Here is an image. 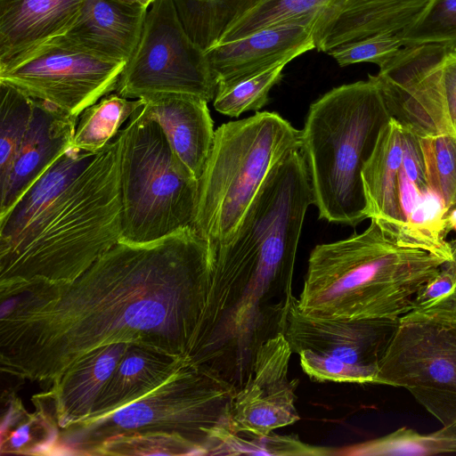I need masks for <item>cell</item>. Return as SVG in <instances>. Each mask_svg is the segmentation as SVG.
I'll return each instance as SVG.
<instances>
[{
  "mask_svg": "<svg viewBox=\"0 0 456 456\" xmlns=\"http://www.w3.org/2000/svg\"><path fill=\"white\" fill-rule=\"evenodd\" d=\"M316 17H302L208 49L206 53L216 90L286 65L314 49L313 28Z\"/></svg>",
  "mask_w": 456,
  "mask_h": 456,
  "instance_id": "14",
  "label": "cell"
},
{
  "mask_svg": "<svg viewBox=\"0 0 456 456\" xmlns=\"http://www.w3.org/2000/svg\"><path fill=\"white\" fill-rule=\"evenodd\" d=\"M130 344H110L83 355L48 389L33 395V403L47 412L60 430L87 419Z\"/></svg>",
  "mask_w": 456,
  "mask_h": 456,
  "instance_id": "17",
  "label": "cell"
},
{
  "mask_svg": "<svg viewBox=\"0 0 456 456\" xmlns=\"http://www.w3.org/2000/svg\"><path fill=\"white\" fill-rule=\"evenodd\" d=\"M177 15L202 50L219 43L228 28L259 0H172Z\"/></svg>",
  "mask_w": 456,
  "mask_h": 456,
  "instance_id": "25",
  "label": "cell"
},
{
  "mask_svg": "<svg viewBox=\"0 0 456 456\" xmlns=\"http://www.w3.org/2000/svg\"><path fill=\"white\" fill-rule=\"evenodd\" d=\"M213 259L193 227L151 242L120 240L72 282L3 300L2 372L46 390L80 357L116 343L188 360Z\"/></svg>",
  "mask_w": 456,
  "mask_h": 456,
  "instance_id": "1",
  "label": "cell"
},
{
  "mask_svg": "<svg viewBox=\"0 0 456 456\" xmlns=\"http://www.w3.org/2000/svg\"><path fill=\"white\" fill-rule=\"evenodd\" d=\"M399 198L403 227L397 245L421 249L442 257L452 258L448 232L444 216L445 210L440 199L431 191H420L402 171L399 177Z\"/></svg>",
  "mask_w": 456,
  "mask_h": 456,
  "instance_id": "23",
  "label": "cell"
},
{
  "mask_svg": "<svg viewBox=\"0 0 456 456\" xmlns=\"http://www.w3.org/2000/svg\"><path fill=\"white\" fill-rule=\"evenodd\" d=\"M216 85L207 53L190 37L172 0H155L115 93L127 99L188 94L208 102Z\"/></svg>",
  "mask_w": 456,
  "mask_h": 456,
  "instance_id": "9",
  "label": "cell"
},
{
  "mask_svg": "<svg viewBox=\"0 0 456 456\" xmlns=\"http://www.w3.org/2000/svg\"><path fill=\"white\" fill-rule=\"evenodd\" d=\"M375 384L405 388L443 427L456 426V318L401 316Z\"/></svg>",
  "mask_w": 456,
  "mask_h": 456,
  "instance_id": "8",
  "label": "cell"
},
{
  "mask_svg": "<svg viewBox=\"0 0 456 456\" xmlns=\"http://www.w3.org/2000/svg\"><path fill=\"white\" fill-rule=\"evenodd\" d=\"M419 142L428 186L442 201L446 214L456 207V138L425 135L419 136Z\"/></svg>",
  "mask_w": 456,
  "mask_h": 456,
  "instance_id": "30",
  "label": "cell"
},
{
  "mask_svg": "<svg viewBox=\"0 0 456 456\" xmlns=\"http://www.w3.org/2000/svg\"><path fill=\"white\" fill-rule=\"evenodd\" d=\"M142 100L144 113L159 122L175 157L200 180L215 137L208 102L188 94H160Z\"/></svg>",
  "mask_w": 456,
  "mask_h": 456,
  "instance_id": "18",
  "label": "cell"
},
{
  "mask_svg": "<svg viewBox=\"0 0 456 456\" xmlns=\"http://www.w3.org/2000/svg\"><path fill=\"white\" fill-rule=\"evenodd\" d=\"M143 104L142 99L129 100L116 93L103 96L79 115L71 147L89 152L101 151Z\"/></svg>",
  "mask_w": 456,
  "mask_h": 456,
  "instance_id": "26",
  "label": "cell"
},
{
  "mask_svg": "<svg viewBox=\"0 0 456 456\" xmlns=\"http://www.w3.org/2000/svg\"><path fill=\"white\" fill-rule=\"evenodd\" d=\"M403 156V126L392 117L382 127L363 166L362 181L367 218L377 221L395 243L403 227L399 198Z\"/></svg>",
  "mask_w": 456,
  "mask_h": 456,
  "instance_id": "20",
  "label": "cell"
},
{
  "mask_svg": "<svg viewBox=\"0 0 456 456\" xmlns=\"http://www.w3.org/2000/svg\"><path fill=\"white\" fill-rule=\"evenodd\" d=\"M147 10L117 0H85L62 35L95 56L126 63L139 42Z\"/></svg>",
  "mask_w": 456,
  "mask_h": 456,
  "instance_id": "19",
  "label": "cell"
},
{
  "mask_svg": "<svg viewBox=\"0 0 456 456\" xmlns=\"http://www.w3.org/2000/svg\"><path fill=\"white\" fill-rule=\"evenodd\" d=\"M400 318L330 320L289 311L284 335L303 370L317 381L375 383Z\"/></svg>",
  "mask_w": 456,
  "mask_h": 456,
  "instance_id": "10",
  "label": "cell"
},
{
  "mask_svg": "<svg viewBox=\"0 0 456 456\" xmlns=\"http://www.w3.org/2000/svg\"><path fill=\"white\" fill-rule=\"evenodd\" d=\"M236 391L215 370L188 362L141 398L101 418L61 429L53 454L91 456L113 436L167 433L191 441L210 455L213 433L229 418Z\"/></svg>",
  "mask_w": 456,
  "mask_h": 456,
  "instance_id": "5",
  "label": "cell"
},
{
  "mask_svg": "<svg viewBox=\"0 0 456 456\" xmlns=\"http://www.w3.org/2000/svg\"><path fill=\"white\" fill-rule=\"evenodd\" d=\"M400 34L405 45L438 44L456 51V0H428Z\"/></svg>",
  "mask_w": 456,
  "mask_h": 456,
  "instance_id": "34",
  "label": "cell"
},
{
  "mask_svg": "<svg viewBox=\"0 0 456 456\" xmlns=\"http://www.w3.org/2000/svg\"><path fill=\"white\" fill-rule=\"evenodd\" d=\"M285 66L282 64L272 68L216 90L214 98L216 110L232 118H237L249 110L258 111L268 102L272 87L281 80Z\"/></svg>",
  "mask_w": 456,
  "mask_h": 456,
  "instance_id": "33",
  "label": "cell"
},
{
  "mask_svg": "<svg viewBox=\"0 0 456 456\" xmlns=\"http://www.w3.org/2000/svg\"><path fill=\"white\" fill-rule=\"evenodd\" d=\"M301 148L302 131L276 112L256 111L215 131L194 222L213 253L233 234L273 167Z\"/></svg>",
  "mask_w": 456,
  "mask_h": 456,
  "instance_id": "6",
  "label": "cell"
},
{
  "mask_svg": "<svg viewBox=\"0 0 456 456\" xmlns=\"http://www.w3.org/2000/svg\"><path fill=\"white\" fill-rule=\"evenodd\" d=\"M291 354L283 333L258 347L252 372L230 404L229 427L233 432L267 436L299 420L295 405L298 380L288 375Z\"/></svg>",
  "mask_w": 456,
  "mask_h": 456,
  "instance_id": "13",
  "label": "cell"
},
{
  "mask_svg": "<svg viewBox=\"0 0 456 456\" xmlns=\"http://www.w3.org/2000/svg\"><path fill=\"white\" fill-rule=\"evenodd\" d=\"M93 455H207L199 445L167 433H142L113 436L95 448Z\"/></svg>",
  "mask_w": 456,
  "mask_h": 456,
  "instance_id": "32",
  "label": "cell"
},
{
  "mask_svg": "<svg viewBox=\"0 0 456 456\" xmlns=\"http://www.w3.org/2000/svg\"><path fill=\"white\" fill-rule=\"evenodd\" d=\"M34 99L0 81V175L10 166L28 129Z\"/></svg>",
  "mask_w": 456,
  "mask_h": 456,
  "instance_id": "31",
  "label": "cell"
},
{
  "mask_svg": "<svg viewBox=\"0 0 456 456\" xmlns=\"http://www.w3.org/2000/svg\"><path fill=\"white\" fill-rule=\"evenodd\" d=\"M77 120L53 103L34 99L28 129L10 166L0 175V216L71 147Z\"/></svg>",
  "mask_w": 456,
  "mask_h": 456,
  "instance_id": "15",
  "label": "cell"
},
{
  "mask_svg": "<svg viewBox=\"0 0 456 456\" xmlns=\"http://www.w3.org/2000/svg\"><path fill=\"white\" fill-rule=\"evenodd\" d=\"M405 46L400 32L385 33L340 45L331 50L329 54L341 67L358 62H371L381 68Z\"/></svg>",
  "mask_w": 456,
  "mask_h": 456,
  "instance_id": "36",
  "label": "cell"
},
{
  "mask_svg": "<svg viewBox=\"0 0 456 456\" xmlns=\"http://www.w3.org/2000/svg\"><path fill=\"white\" fill-rule=\"evenodd\" d=\"M392 117L376 75L334 87L311 104L301 151L321 219L350 226L367 219L362 170Z\"/></svg>",
  "mask_w": 456,
  "mask_h": 456,
  "instance_id": "4",
  "label": "cell"
},
{
  "mask_svg": "<svg viewBox=\"0 0 456 456\" xmlns=\"http://www.w3.org/2000/svg\"><path fill=\"white\" fill-rule=\"evenodd\" d=\"M117 136L81 171L49 167L0 216V299L67 285L121 239Z\"/></svg>",
  "mask_w": 456,
  "mask_h": 456,
  "instance_id": "2",
  "label": "cell"
},
{
  "mask_svg": "<svg viewBox=\"0 0 456 456\" xmlns=\"http://www.w3.org/2000/svg\"><path fill=\"white\" fill-rule=\"evenodd\" d=\"M2 418L1 454L53 455L60 428L44 410L28 412L20 398L8 397Z\"/></svg>",
  "mask_w": 456,
  "mask_h": 456,
  "instance_id": "24",
  "label": "cell"
},
{
  "mask_svg": "<svg viewBox=\"0 0 456 456\" xmlns=\"http://www.w3.org/2000/svg\"><path fill=\"white\" fill-rule=\"evenodd\" d=\"M428 0H331L315 19V48L331 50L370 37L399 33L419 15Z\"/></svg>",
  "mask_w": 456,
  "mask_h": 456,
  "instance_id": "16",
  "label": "cell"
},
{
  "mask_svg": "<svg viewBox=\"0 0 456 456\" xmlns=\"http://www.w3.org/2000/svg\"><path fill=\"white\" fill-rule=\"evenodd\" d=\"M330 1L259 0L228 28L219 43L235 41L264 28L316 15Z\"/></svg>",
  "mask_w": 456,
  "mask_h": 456,
  "instance_id": "29",
  "label": "cell"
},
{
  "mask_svg": "<svg viewBox=\"0 0 456 456\" xmlns=\"http://www.w3.org/2000/svg\"><path fill=\"white\" fill-rule=\"evenodd\" d=\"M142 106L117 134L120 240L131 243L194 228L199 200V180L175 157L163 128Z\"/></svg>",
  "mask_w": 456,
  "mask_h": 456,
  "instance_id": "7",
  "label": "cell"
},
{
  "mask_svg": "<svg viewBox=\"0 0 456 456\" xmlns=\"http://www.w3.org/2000/svg\"><path fill=\"white\" fill-rule=\"evenodd\" d=\"M456 453V426L443 427L432 433L401 428L384 436L353 444L338 452L351 456H423Z\"/></svg>",
  "mask_w": 456,
  "mask_h": 456,
  "instance_id": "27",
  "label": "cell"
},
{
  "mask_svg": "<svg viewBox=\"0 0 456 456\" xmlns=\"http://www.w3.org/2000/svg\"><path fill=\"white\" fill-rule=\"evenodd\" d=\"M216 454L326 456L338 454V452L331 448L307 444L297 436H281L273 432L267 436L233 432L229 427L228 419L213 433L210 455Z\"/></svg>",
  "mask_w": 456,
  "mask_h": 456,
  "instance_id": "28",
  "label": "cell"
},
{
  "mask_svg": "<svg viewBox=\"0 0 456 456\" xmlns=\"http://www.w3.org/2000/svg\"><path fill=\"white\" fill-rule=\"evenodd\" d=\"M85 0H0V63L64 34Z\"/></svg>",
  "mask_w": 456,
  "mask_h": 456,
  "instance_id": "21",
  "label": "cell"
},
{
  "mask_svg": "<svg viewBox=\"0 0 456 456\" xmlns=\"http://www.w3.org/2000/svg\"><path fill=\"white\" fill-rule=\"evenodd\" d=\"M452 258L416 294L411 311L430 316L456 318V239L449 240Z\"/></svg>",
  "mask_w": 456,
  "mask_h": 456,
  "instance_id": "35",
  "label": "cell"
},
{
  "mask_svg": "<svg viewBox=\"0 0 456 456\" xmlns=\"http://www.w3.org/2000/svg\"><path fill=\"white\" fill-rule=\"evenodd\" d=\"M378 77L403 126L419 136L456 138V51L438 44L407 45Z\"/></svg>",
  "mask_w": 456,
  "mask_h": 456,
  "instance_id": "12",
  "label": "cell"
},
{
  "mask_svg": "<svg viewBox=\"0 0 456 456\" xmlns=\"http://www.w3.org/2000/svg\"><path fill=\"white\" fill-rule=\"evenodd\" d=\"M444 261L397 245L370 219L362 232L314 248L296 305L322 319L400 318Z\"/></svg>",
  "mask_w": 456,
  "mask_h": 456,
  "instance_id": "3",
  "label": "cell"
},
{
  "mask_svg": "<svg viewBox=\"0 0 456 456\" xmlns=\"http://www.w3.org/2000/svg\"><path fill=\"white\" fill-rule=\"evenodd\" d=\"M445 230L447 232L451 231L456 232V207L449 210L444 216Z\"/></svg>",
  "mask_w": 456,
  "mask_h": 456,
  "instance_id": "37",
  "label": "cell"
},
{
  "mask_svg": "<svg viewBox=\"0 0 456 456\" xmlns=\"http://www.w3.org/2000/svg\"><path fill=\"white\" fill-rule=\"evenodd\" d=\"M125 64L86 52L61 35L0 63V81L78 118L116 90Z\"/></svg>",
  "mask_w": 456,
  "mask_h": 456,
  "instance_id": "11",
  "label": "cell"
},
{
  "mask_svg": "<svg viewBox=\"0 0 456 456\" xmlns=\"http://www.w3.org/2000/svg\"><path fill=\"white\" fill-rule=\"evenodd\" d=\"M118 2L148 9L155 0H117Z\"/></svg>",
  "mask_w": 456,
  "mask_h": 456,
  "instance_id": "38",
  "label": "cell"
},
{
  "mask_svg": "<svg viewBox=\"0 0 456 456\" xmlns=\"http://www.w3.org/2000/svg\"><path fill=\"white\" fill-rule=\"evenodd\" d=\"M188 362L151 347L130 344L87 419L101 418L141 398Z\"/></svg>",
  "mask_w": 456,
  "mask_h": 456,
  "instance_id": "22",
  "label": "cell"
}]
</instances>
